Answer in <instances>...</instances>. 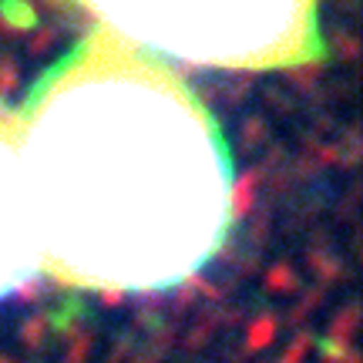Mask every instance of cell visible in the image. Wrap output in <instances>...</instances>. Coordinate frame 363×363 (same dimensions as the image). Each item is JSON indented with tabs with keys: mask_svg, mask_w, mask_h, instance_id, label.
I'll use <instances>...</instances> for the list:
<instances>
[{
	"mask_svg": "<svg viewBox=\"0 0 363 363\" xmlns=\"http://www.w3.org/2000/svg\"><path fill=\"white\" fill-rule=\"evenodd\" d=\"M13 128L40 272L57 283L162 293L225 246L235 212L229 148L172 67L94 30Z\"/></svg>",
	"mask_w": 363,
	"mask_h": 363,
	"instance_id": "cell-1",
	"label": "cell"
},
{
	"mask_svg": "<svg viewBox=\"0 0 363 363\" xmlns=\"http://www.w3.org/2000/svg\"><path fill=\"white\" fill-rule=\"evenodd\" d=\"M158 65L272 71L320 54V0H71Z\"/></svg>",
	"mask_w": 363,
	"mask_h": 363,
	"instance_id": "cell-2",
	"label": "cell"
},
{
	"mask_svg": "<svg viewBox=\"0 0 363 363\" xmlns=\"http://www.w3.org/2000/svg\"><path fill=\"white\" fill-rule=\"evenodd\" d=\"M40 272L38 235L27 206L13 115L0 111V299L24 289Z\"/></svg>",
	"mask_w": 363,
	"mask_h": 363,
	"instance_id": "cell-3",
	"label": "cell"
}]
</instances>
